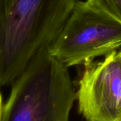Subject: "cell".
<instances>
[{"label": "cell", "mask_w": 121, "mask_h": 121, "mask_svg": "<svg viewBox=\"0 0 121 121\" xmlns=\"http://www.w3.org/2000/svg\"><path fill=\"white\" fill-rule=\"evenodd\" d=\"M121 49V23L86 1H77L50 52L69 68Z\"/></svg>", "instance_id": "cell-3"}, {"label": "cell", "mask_w": 121, "mask_h": 121, "mask_svg": "<svg viewBox=\"0 0 121 121\" xmlns=\"http://www.w3.org/2000/svg\"><path fill=\"white\" fill-rule=\"evenodd\" d=\"M116 121H121V113L120 114V116L118 117V118H117V120Z\"/></svg>", "instance_id": "cell-8"}, {"label": "cell", "mask_w": 121, "mask_h": 121, "mask_svg": "<svg viewBox=\"0 0 121 121\" xmlns=\"http://www.w3.org/2000/svg\"><path fill=\"white\" fill-rule=\"evenodd\" d=\"M86 2L121 24V0H87Z\"/></svg>", "instance_id": "cell-5"}, {"label": "cell", "mask_w": 121, "mask_h": 121, "mask_svg": "<svg viewBox=\"0 0 121 121\" xmlns=\"http://www.w3.org/2000/svg\"><path fill=\"white\" fill-rule=\"evenodd\" d=\"M78 0H0V86L55 41Z\"/></svg>", "instance_id": "cell-1"}, {"label": "cell", "mask_w": 121, "mask_h": 121, "mask_svg": "<svg viewBox=\"0 0 121 121\" xmlns=\"http://www.w3.org/2000/svg\"><path fill=\"white\" fill-rule=\"evenodd\" d=\"M118 57H119V58H120L121 62V49L119 51H118Z\"/></svg>", "instance_id": "cell-7"}, {"label": "cell", "mask_w": 121, "mask_h": 121, "mask_svg": "<svg viewBox=\"0 0 121 121\" xmlns=\"http://www.w3.org/2000/svg\"><path fill=\"white\" fill-rule=\"evenodd\" d=\"M75 100L68 68L45 50L14 82L1 121H69Z\"/></svg>", "instance_id": "cell-2"}, {"label": "cell", "mask_w": 121, "mask_h": 121, "mask_svg": "<svg viewBox=\"0 0 121 121\" xmlns=\"http://www.w3.org/2000/svg\"><path fill=\"white\" fill-rule=\"evenodd\" d=\"M2 108H3V104H2V96L0 92V121H1V114H2Z\"/></svg>", "instance_id": "cell-6"}, {"label": "cell", "mask_w": 121, "mask_h": 121, "mask_svg": "<svg viewBox=\"0 0 121 121\" xmlns=\"http://www.w3.org/2000/svg\"><path fill=\"white\" fill-rule=\"evenodd\" d=\"M76 93L86 121H116L121 113V62L118 52L84 65Z\"/></svg>", "instance_id": "cell-4"}]
</instances>
